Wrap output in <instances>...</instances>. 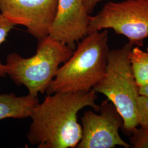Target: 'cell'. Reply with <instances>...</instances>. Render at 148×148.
<instances>
[{"mask_svg":"<svg viewBox=\"0 0 148 148\" xmlns=\"http://www.w3.org/2000/svg\"><path fill=\"white\" fill-rule=\"evenodd\" d=\"M97 98L93 89L48 95L32 112L28 141L38 148H76L82 133L78 113L87 106L99 112Z\"/></svg>","mask_w":148,"mask_h":148,"instance_id":"6da1fadb","label":"cell"},{"mask_svg":"<svg viewBox=\"0 0 148 148\" xmlns=\"http://www.w3.org/2000/svg\"><path fill=\"white\" fill-rule=\"evenodd\" d=\"M130 142L132 148H148V131L137 127L131 134Z\"/></svg>","mask_w":148,"mask_h":148,"instance_id":"4fadbf2b","label":"cell"},{"mask_svg":"<svg viewBox=\"0 0 148 148\" xmlns=\"http://www.w3.org/2000/svg\"><path fill=\"white\" fill-rule=\"evenodd\" d=\"M106 29L126 36L133 46L142 47L148 37V0L107 2L90 16L88 34Z\"/></svg>","mask_w":148,"mask_h":148,"instance_id":"5b68a950","label":"cell"},{"mask_svg":"<svg viewBox=\"0 0 148 148\" xmlns=\"http://www.w3.org/2000/svg\"><path fill=\"white\" fill-rule=\"evenodd\" d=\"M139 95L148 97V85L139 87Z\"/></svg>","mask_w":148,"mask_h":148,"instance_id":"9a60e30c","label":"cell"},{"mask_svg":"<svg viewBox=\"0 0 148 148\" xmlns=\"http://www.w3.org/2000/svg\"><path fill=\"white\" fill-rule=\"evenodd\" d=\"M133 47L128 42L121 48L110 50L106 73L93 90L103 94L115 106L123 120L125 133L131 134L138 126V99L139 87L129 59Z\"/></svg>","mask_w":148,"mask_h":148,"instance_id":"277c9868","label":"cell"},{"mask_svg":"<svg viewBox=\"0 0 148 148\" xmlns=\"http://www.w3.org/2000/svg\"><path fill=\"white\" fill-rule=\"evenodd\" d=\"M74 49L49 36L38 41L34 56L24 58L16 53L7 56V75L18 86L23 85L29 95L37 97L46 92L61 64L72 56Z\"/></svg>","mask_w":148,"mask_h":148,"instance_id":"3957f363","label":"cell"},{"mask_svg":"<svg viewBox=\"0 0 148 148\" xmlns=\"http://www.w3.org/2000/svg\"><path fill=\"white\" fill-rule=\"evenodd\" d=\"M108 32L97 31L82 38L70 58L59 67L46 93L92 90L106 73L109 52Z\"/></svg>","mask_w":148,"mask_h":148,"instance_id":"7a4b0ae2","label":"cell"},{"mask_svg":"<svg viewBox=\"0 0 148 148\" xmlns=\"http://www.w3.org/2000/svg\"><path fill=\"white\" fill-rule=\"evenodd\" d=\"M138 123L141 128L148 131V97L139 95L138 99Z\"/></svg>","mask_w":148,"mask_h":148,"instance_id":"7c38bea8","label":"cell"},{"mask_svg":"<svg viewBox=\"0 0 148 148\" xmlns=\"http://www.w3.org/2000/svg\"><path fill=\"white\" fill-rule=\"evenodd\" d=\"M129 59L134 77L139 87L148 85V52L139 47H133Z\"/></svg>","mask_w":148,"mask_h":148,"instance_id":"30bf717a","label":"cell"},{"mask_svg":"<svg viewBox=\"0 0 148 148\" xmlns=\"http://www.w3.org/2000/svg\"><path fill=\"white\" fill-rule=\"evenodd\" d=\"M16 25L9 21L1 14H0V45L6 40L9 33ZM7 75V68L5 64L0 63V77Z\"/></svg>","mask_w":148,"mask_h":148,"instance_id":"8fae6325","label":"cell"},{"mask_svg":"<svg viewBox=\"0 0 148 148\" xmlns=\"http://www.w3.org/2000/svg\"><path fill=\"white\" fill-rule=\"evenodd\" d=\"M90 16L84 0H58L48 36L74 49L75 43L88 35Z\"/></svg>","mask_w":148,"mask_h":148,"instance_id":"ba28073f","label":"cell"},{"mask_svg":"<svg viewBox=\"0 0 148 148\" xmlns=\"http://www.w3.org/2000/svg\"><path fill=\"white\" fill-rule=\"evenodd\" d=\"M99 112L98 114L92 110L84 112L81 118L82 138L76 148H131L120 136L123 120L111 101H103Z\"/></svg>","mask_w":148,"mask_h":148,"instance_id":"8992f818","label":"cell"},{"mask_svg":"<svg viewBox=\"0 0 148 148\" xmlns=\"http://www.w3.org/2000/svg\"><path fill=\"white\" fill-rule=\"evenodd\" d=\"M58 0H0L1 14L40 41L48 36Z\"/></svg>","mask_w":148,"mask_h":148,"instance_id":"52a82bcc","label":"cell"},{"mask_svg":"<svg viewBox=\"0 0 148 148\" xmlns=\"http://www.w3.org/2000/svg\"><path fill=\"white\" fill-rule=\"evenodd\" d=\"M103 0H84L85 6L89 13H91L97 4Z\"/></svg>","mask_w":148,"mask_h":148,"instance_id":"5bb4252c","label":"cell"},{"mask_svg":"<svg viewBox=\"0 0 148 148\" xmlns=\"http://www.w3.org/2000/svg\"><path fill=\"white\" fill-rule=\"evenodd\" d=\"M38 103L37 97L29 94L25 96H17L14 93L0 94V120L30 117Z\"/></svg>","mask_w":148,"mask_h":148,"instance_id":"9c48e42d","label":"cell"},{"mask_svg":"<svg viewBox=\"0 0 148 148\" xmlns=\"http://www.w3.org/2000/svg\"><path fill=\"white\" fill-rule=\"evenodd\" d=\"M147 51H148V49H147Z\"/></svg>","mask_w":148,"mask_h":148,"instance_id":"2e32d148","label":"cell"}]
</instances>
